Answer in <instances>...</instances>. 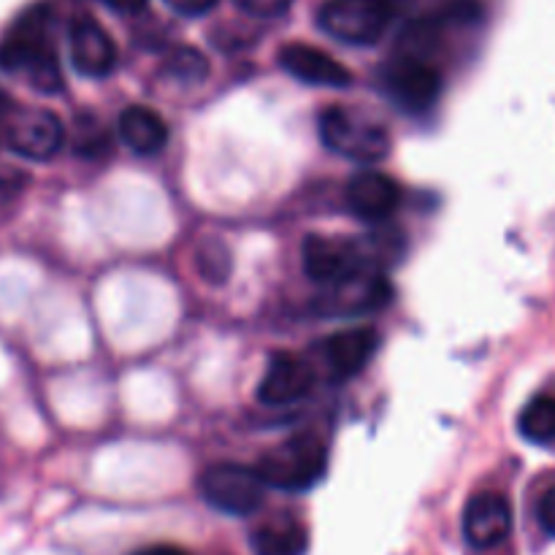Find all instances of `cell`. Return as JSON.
Returning <instances> with one entry per match:
<instances>
[{"instance_id": "19", "label": "cell", "mask_w": 555, "mask_h": 555, "mask_svg": "<svg viewBox=\"0 0 555 555\" xmlns=\"http://www.w3.org/2000/svg\"><path fill=\"white\" fill-rule=\"evenodd\" d=\"M444 22L437 16H423V20L410 22V25L401 30L399 49L404 57H421L428 60V54L439 47V38H442Z\"/></svg>"}, {"instance_id": "2", "label": "cell", "mask_w": 555, "mask_h": 555, "mask_svg": "<svg viewBox=\"0 0 555 555\" xmlns=\"http://www.w3.org/2000/svg\"><path fill=\"white\" fill-rule=\"evenodd\" d=\"M328 466V450L318 437H293L287 442L276 444L260 459L258 472L266 480V486L280 488V491L301 493L318 486L325 477Z\"/></svg>"}, {"instance_id": "12", "label": "cell", "mask_w": 555, "mask_h": 555, "mask_svg": "<svg viewBox=\"0 0 555 555\" xmlns=\"http://www.w3.org/2000/svg\"><path fill=\"white\" fill-rule=\"evenodd\" d=\"M314 385V372L307 361L291 352L271 356L263 383L258 388V399L269 406H285L307 396Z\"/></svg>"}, {"instance_id": "25", "label": "cell", "mask_w": 555, "mask_h": 555, "mask_svg": "<svg viewBox=\"0 0 555 555\" xmlns=\"http://www.w3.org/2000/svg\"><path fill=\"white\" fill-rule=\"evenodd\" d=\"M537 520L547 537H555V486L542 493L540 504H537Z\"/></svg>"}, {"instance_id": "10", "label": "cell", "mask_w": 555, "mask_h": 555, "mask_svg": "<svg viewBox=\"0 0 555 555\" xmlns=\"http://www.w3.org/2000/svg\"><path fill=\"white\" fill-rule=\"evenodd\" d=\"M70 63L81 76L103 79L117 65V47L112 36L92 16H76L68 27Z\"/></svg>"}, {"instance_id": "24", "label": "cell", "mask_w": 555, "mask_h": 555, "mask_svg": "<svg viewBox=\"0 0 555 555\" xmlns=\"http://www.w3.org/2000/svg\"><path fill=\"white\" fill-rule=\"evenodd\" d=\"M25 173H0V211H9L25 190Z\"/></svg>"}, {"instance_id": "18", "label": "cell", "mask_w": 555, "mask_h": 555, "mask_svg": "<svg viewBox=\"0 0 555 555\" xmlns=\"http://www.w3.org/2000/svg\"><path fill=\"white\" fill-rule=\"evenodd\" d=\"M518 428L524 439L534 444L555 442V396H537L524 406L518 417Z\"/></svg>"}, {"instance_id": "29", "label": "cell", "mask_w": 555, "mask_h": 555, "mask_svg": "<svg viewBox=\"0 0 555 555\" xmlns=\"http://www.w3.org/2000/svg\"><path fill=\"white\" fill-rule=\"evenodd\" d=\"M9 106H11V101H9V98L3 95V92H0V117H3L5 108H9Z\"/></svg>"}, {"instance_id": "11", "label": "cell", "mask_w": 555, "mask_h": 555, "mask_svg": "<svg viewBox=\"0 0 555 555\" xmlns=\"http://www.w3.org/2000/svg\"><path fill=\"white\" fill-rule=\"evenodd\" d=\"M390 301V285L385 276L363 271L341 285L328 287L325 296H320L318 309L325 314H366L385 307Z\"/></svg>"}, {"instance_id": "8", "label": "cell", "mask_w": 555, "mask_h": 555, "mask_svg": "<svg viewBox=\"0 0 555 555\" xmlns=\"http://www.w3.org/2000/svg\"><path fill=\"white\" fill-rule=\"evenodd\" d=\"M385 87H388L390 98H393L404 112L423 114L439 101V95H442V74H439L428 60L404 57V54H401V57L390 65L388 76H385Z\"/></svg>"}, {"instance_id": "13", "label": "cell", "mask_w": 555, "mask_h": 555, "mask_svg": "<svg viewBox=\"0 0 555 555\" xmlns=\"http://www.w3.org/2000/svg\"><path fill=\"white\" fill-rule=\"evenodd\" d=\"M280 65L296 79L318 87H347L352 74L328 52L309 43H287L280 52Z\"/></svg>"}, {"instance_id": "22", "label": "cell", "mask_w": 555, "mask_h": 555, "mask_svg": "<svg viewBox=\"0 0 555 555\" xmlns=\"http://www.w3.org/2000/svg\"><path fill=\"white\" fill-rule=\"evenodd\" d=\"M108 144H112V141H108V133L98 122L79 125V128H76L74 150L79 152V155L98 157V155H103V152H108Z\"/></svg>"}, {"instance_id": "26", "label": "cell", "mask_w": 555, "mask_h": 555, "mask_svg": "<svg viewBox=\"0 0 555 555\" xmlns=\"http://www.w3.org/2000/svg\"><path fill=\"white\" fill-rule=\"evenodd\" d=\"M166 3L182 16H204L209 14L220 0H166Z\"/></svg>"}, {"instance_id": "5", "label": "cell", "mask_w": 555, "mask_h": 555, "mask_svg": "<svg viewBox=\"0 0 555 555\" xmlns=\"http://www.w3.org/2000/svg\"><path fill=\"white\" fill-rule=\"evenodd\" d=\"M393 20L388 0H331L320 11V27L331 38L356 47H369L383 38Z\"/></svg>"}, {"instance_id": "7", "label": "cell", "mask_w": 555, "mask_h": 555, "mask_svg": "<svg viewBox=\"0 0 555 555\" xmlns=\"http://www.w3.org/2000/svg\"><path fill=\"white\" fill-rule=\"evenodd\" d=\"M304 269L312 282L334 287L369 271V260L363 249L347 238L309 236L304 242Z\"/></svg>"}, {"instance_id": "21", "label": "cell", "mask_w": 555, "mask_h": 555, "mask_svg": "<svg viewBox=\"0 0 555 555\" xmlns=\"http://www.w3.org/2000/svg\"><path fill=\"white\" fill-rule=\"evenodd\" d=\"M198 269L209 282H225L231 274V255L220 242H209L198 249Z\"/></svg>"}, {"instance_id": "9", "label": "cell", "mask_w": 555, "mask_h": 555, "mask_svg": "<svg viewBox=\"0 0 555 555\" xmlns=\"http://www.w3.org/2000/svg\"><path fill=\"white\" fill-rule=\"evenodd\" d=\"M513 531V507L507 496L493 491H482L469 499L464 509V537L477 551L499 547Z\"/></svg>"}, {"instance_id": "4", "label": "cell", "mask_w": 555, "mask_h": 555, "mask_svg": "<svg viewBox=\"0 0 555 555\" xmlns=\"http://www.w3.org/2000/svg\"><path fill=\"white\" fill-rule=\"evenodd\" d=\"M0 122L9 150L25 160H49L63 146V122L49 108L11 103Z\"/></svg>"}, {"instance_id": "14", "label": "cell", "mask_w": 555, "mask_h": 555, "mask_svg": "<svg viewBox=\"0 0 555 555\" xmlns=\"http://www.w3.org/2000/svg\"><path fill=\"white\" fill-rule=\"evenodd\" d=\"M347 204L361 220H388L401 204L399 184L379 171H361L347 188Z\"/></svg>"}, {"instance_id": "1", "label": "cell", "mask_w": 555, "mask_h": 555, "mask_svg": "<svg viewBox=\"0 0 555 555\" xmlns=\"http://www.w3.org/2000/svg\"><path fill=\"white\" fill-rule=\"evenodd\" d=\"M0 70L22 76L43 95L63 90L57 49L52 41V11L49 5H33L11 25L0 41Z\"/></svg>"}, {"instance_id": "15", "label": "cell", "mask_w": 555, "mask_h": 555, "mask_svg": "<svg viewBox=\"0 0 555 555\" xmlns=\"http://www.w3.org/2000/svg\"><path fill=\"white\" fill-rule=\"evenodd\" d=\"M377 345L379 334L374 328L339 331L325 341V358H328L336 377H352L372 361Z\"/></svg>"}, {"instance_id": "3", "label": "cell", "mask_w": 555, "mask_h": 555, "mask_svg": "<svg viewBox=\"0 0 555 555\" xmlns=\"http://www.w3.org/2000/svg\"><path fill=\"white\" fill-rule=\"evenodd\" d=\"M320 139L331 152L358 163H377L388 157V128L358 112L331 106L320 114Z\"/></svg>"}, {"instance_id": "16", "label": "cell", "mask_w": 555, "mask_h": 555, "mask_svg": "<svg viewBox=\"0 0 555 555\" xmlns=\"http://www.w3.org/2000/svg\"><path fill=\"white\" fill-rule=\"evenodd\" d=\"M119 135L135 155H155L166 146L168 125L146 106H128L119 114Z\"/></svg>"}, {"instance_id": "20", "label": "cell", "mask_w": 555, "mask_h": 555, "mask_svg": "<svg viewBox=\"0 0 555 555\" xmlns=\"http://www.w3.org/2000/svg\"><path fill=\"white\" fill-rule=\"evenodd\" d=\"M166 70H171V76L184 81H201L206 74H209V63H206L204 54L198 49L182 47L168 57Z\"/></svg>"}, {"instance_id": "27", "label": "cell", "mask_w": 555, "mask_h": 555, "mask_svg": "<svg viewBox=\"0 0 555 555\" xmlns=\"http://www.w3.org/2000/svg\"><path fill=\"white\" fill-rule=\"evenodd\" d=\"M106 5H112L114 11H122V14H139L146 5V0H103Z\"/></svg>"}, {"instance_id": "17", "label": "cell", "mask_w": 555, "mask_h": 555, "mask_svg": "<svg viewBox=\"0 0 555 555\" xmlns=\"http://www.w3.org/2000/svg\"><path fill=\"white\" fill-rule=\"evenodd\" d=\"M309 547L307 529L296 520H271L253 537L255 555H304Z\"/></svg>"}, {"instance_id": "28", "label": "cell", "mask_w": 555, "mask_h": 555, "mask_svg": "<svg viewBox=\"0 0 555 555\" xmlns=\"http://www.w3.org/2000/svg\"><path fill=\"white\" fill-rule=\"evenodd\" d=\"M133 555H190V553L182 551V547H177V545H152V547H144V551L133 553Z\"/></svg>"}, {"instance_id": "23", "label": "cell", "mask_w": 555, "mask_h": 555, "mask_svg": "<svg viewBox=\"0 0 555 555\" xmlns=\"http://www.w3.org/2000/svg\"><path fill=\"white\" fill-rule=\"evenodd\" d=\"M249 16H260V20H276V16L287 14L293 0H238Z\"/></svg>"}, {"instance_id": "6", "label": "cell", "mask_w": 555, "mask_h": 555, "mask_svg": "<svg viewBox=\"0 0 555 555\" xmlns=\"http://www.w3.org/2000/svg\"><path fill=\"white\" fill-rule=\"evenodd\" d=\"M201 493L225 515H253L266 499V480L258 469L238 464L209 466L201 477Z\"/></svg>"}]
</instances>
